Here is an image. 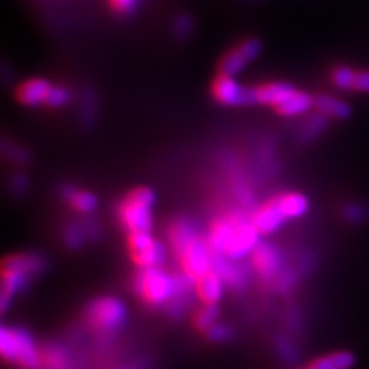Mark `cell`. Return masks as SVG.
Listing matches in <instances>:
<instances>
[{
	"mask_svg": "<svg viewBox=\"0 0 369 369\" xmlns=\"http://www.w3.org/2000/svg\"><path fill=\"white\" fill-rule=\"evenodd\" d=\"M286 221L287 218L285 216V213L275 203V200H272L271 203H268L263 208H260L253 218V223L257 227V230L263 234H269V233L279 230Z\"/></svg>",
	"mask_w": 369,
	"mask_h": 369,
	"instance_id": "obj_13",
	"label": "cell"
},
{
	"mask_svg": "<svg viewBox=\"0 0 369 369\" xmlns=\"http://www.w3.org/2000/svg\"><path fill=\"white\" fill-rule=\"evenodd\" d=\"M310 369H312V368H310Z\"/></svg>",
	"mask_w": 369,
	"mask_h": 369,
	"instance_id": "obj_37",
	"label": "cell"
},
{
	"mask_svg": "<svg viewBox=\"0 0 369 369\" xmlns=\"http://www.w3.org/2000/svg\"><path fill=\"white\" fill-rule=\"evenodd\" d=\"M365 209L361 205L350 204L345 209V218L348 219L350 222H356L360 223L363 219H365Z\"/></svg>",
	"mask_w": 369,
	"mask_h": 369,
	"instance_id": "obj_32",
	"label": "cell"
},
{
	"mask_svg": "<svg viewBox=\"0 0 369 369\" xmlns=\"http://www.w3.org/2000/svg\"><path fill=\"white\" fill-rule=\"evenodd\" d=\"M139 3L140 0H108L110 7L121 16H130L134 13L139 7Z\"/></svg>",
	"mask_w": 369,
	"mask_h": 369,
	"instance_id": "obj_30",
	"label": "cell"
},
{
	"mask_svg": "<svg viewBox=\"0 0 369 369\" xmlns=\"http://www.w3.org/2000/svg\"><path fill=\"white\" fill-rule=\"evenodd\" d=\"M252 260L254 268L266 281L274 279L283 268L282 252L271 244H259L252 253Z\"/></svg>",
	"mask_w": 369,
	"mask_h": 369,
	"instance_id": "obj_9",
	"label": "cell"
},
{
	"mask_svg": "<svg viewBox=\"0 0 369 369\" xmlns=\"http://www.w3.org/2000/svg\"><path fill=\"white\" fill-rule=\"evenodd\" d=\"M192 29H193V20H190L187 16H180L175 20L174 32L180 39H186V36L192 32Z\"/></svg>",
	"mask_w": 369,
	"mask_h": 369,
	"instance_id": "obj_31",
	"label": "cell"
},
{
	"mask_svg": "<svg viewBox=\"0 0 369 369\" xmlns=\"http://www.w3.org/2000/svg\"><path fill=\"white\" fill-rule=\"evenodd\" d=\"M64 194H66V199L81 213L92 212L98 205L96 197L89 192H82V190H76L73 187H67Z\"/></svg>",
	"mask_w": 369,
	"mask_h": 369,
	"instance_id": "obj_23",
	"label": "cell"
},
{
	"mask_svg": "<svg viewBox=\"0 0 369 369\" xmlns=\"http://www.w3.org/2000/svg\"><path fill=\"white\" fill-rule=\"evenodd\" d=\"M211 88L215 100L223 105L238 107V105L256 104L253 88L244 86L242 83L235 80V77H230L219 73V76L212 82Z\"/></svg>",
	"mask_w": 369,
	"mask_h": 369,
	"instance_id": "obj_4",
	"label": "cell"
},
{
	"mask_svg": "<svg viewBox=\"0 0 369 369\" xmlns=\"http://www.w3.org/2000/svg\"><path fill=\"white\" fill-rule=\"evenodd\" d=\"M356 77H357V71L348 66H338L331 73V81L336 88L342 90L354 89Z\"/></svg>",
	"mask_w": 369,
	"mask_h": 369,
	"instance_id": "obj_24",
	"label": "cell"
},
{
	"mask_svg": "<svg viewBox=\"0 0 369 369\" xmlns=\"http://www.w3.org/2000/svg\"><path fill=\"white\" fill-rule=\"evenodd\" d=\"M354 90L361 92V93H369V70L357 71Z\"/></svg>",
	"mask_w": 369,
	"mask_h": 369,
	"instance_id": "obj_35",
	"label": "cell"
},
{
	"mask_svg": "<svg viewBox=\"0 0 369 369\" xmlns=\"http://www.w3.org/2000/svg\"><path fill=\"white\" fill-rule=\"evenodd\" d=\"M278 206L282 209L287 219H297L305 215L308 211V199L300 193H286L274 199Z\"/></svg>",
	"mask_w": 369,
	"mask_h": 369,
	"instance_id": "obj_19",
	"label": "cell"
},
{
	"mask_svg": "<svg viewBox=\"0 0 369 369\" xmlns=\"http://www.w3.org/2000/svg\"><path fill=\"white\" fill-rule=\"evenodd\" d=\"M218 316H219V309L216 307V304H206L199 312V315L196 317V324L199 326V328L209 329L215 324Z\"/></svg>",
	"mask_w": 369,
	"mask_h": 369,
	"instance_id": "obj_29",
	"label": "cell"
},
{
	"mask_svg": "<svg viewBox=\"0 0 369 369\" xmlns=\"http://www.w3.org/2000/svg\"><path fill=\"white\" fill-rule=\"evenodd\" d=\"M356 363V358L348 351H338L327 354L316 360L312 369H350Z\"/></svg>",
	"mask_w": 369,
	"mask_h": 369,
	"instance_id": "obj_21",
	"label": "cell"
},
{
	"mask_svg": "<svg viewBox=\"0 0 369 369\" xmlns=\"http://www.w3.org/2000/svg\"><path fill=\"white\" fill-rule=\"evenodd\" d=\"M52 88V83L44 78H30L20 83L17 90V98L28 107H37L45 104L47 96Z\"/></svg>",
	"mask_w": 369,
	"mask_h": 369,
	"instance_id": "obj_12",
	"label": "cell"
},
{
	"mask_svg": "<svg viewBox=\"0 0 369 369\" xmlns=\"http://www.w3.org/2000/svg\"><path fill=\"white\" fill-rule=\"evenodd\" d=\"M194 283H197V281L184 272L174 276L159 266H149L143 268L136 276L134 287L148 303L162 305L172 303L180 297H187Z\"/></svg>",
	"mask_w": 369,
	"mask_h": 369,
	"instance_id": "obj_2",
	"label": "cell"
},
{
	"mask_svg": "<svg viewBox=\"0 0 369 369\" xmlns=\"http://www.w3.org/2000/svg\"><path fill=\"white\" fill-rule=\"evenodd\" d=\"M231 334V329L225 324H213L208 329V336L212 341H225Z\"/></svg>",
	"mask_w": 369,
	"mask_h": 369,
	"instance_id": "obj_34",
	"label": "cell"
},
{
	"mask_svg": "<svg viewBox=\"0 0 369 369\" xmlns=\"http://www.w3.org/2000/svg\"><path fill=\"white\" fill-rule=\"evenodd\" d=\"M122 369H130V368H122Z\"/></svg>",
	"mask_w": 369,
	"mask_h": 369,
	"instance_id": "obj_36",
	"label": "cell"
},
{
	"mask_svg": "<svg viewBox=\"0 0 369 369\" xmlns=\"http://www.w3.org/2000/svg\"><path fill=\"white\" fill-rule=\"evenodd\" d=\"M315 107L319 112L327 115L328 118L335 119H348L351 115V108L348 102L329 96V95H319L315 98Z\"/></svg>",
	"mask_w": 369,
	"mask_h": 369,
	"instance_id": "obj_16",
	"label": "cell"
},
{
	"mask_svg": "<svg viewBox=\"0 0 369 369\" xmlns=\"http://www.w3.org/2000/svg\"><path fill=\"white\" fill-rule=\"evenodd\" d=\"M70 99H71V93L67 88L61 86V85H52L49 93L47 96L45 105H48L51 108H61L70 102Z\"/></svg>",
	"mask_w": 369,
	"mask_h": 369,
	"instance_id": "obj_27",
	"label": "cell"
},
{
	"mask_svg": "<svg viewBox=\"0 0 369 369\" xmlns=\"http://www.w3.org/2000/svg\"><path fill=\"white\" fill-rule=\"evenodd\" d=\"M178 257L181 260L184 274L190 275L196 281L212 271L213 254L211 253L209 245L200 237H197L186 246L178 254Z\"/></svg>",
	"mask_w": 369,
	"mask_h": 369,
	"instance_id": "obj_5",
	"label": "cell"
},
{
	"mask_svg": "<svg viewBox=\"0 0 369 369\" xmlns=\"http://www.w3.org/2000/svg\"><path fill=\"white\" fill-rule=\"evenodd\" d=\"M223 286L225 282L215 271L208 272L197 281V291L205 304H216L223 295Z\"/></svg>",
	"mask_w": 369,
	"mask_h": 369,
	"instance_id": "obj_15",
	"label": "cell"
},
{
	"mask_svg": "<svg viewBox=\"0 0 369 369\" xmlns=\"http://www.w3.org/2000/svg\"><path fill=\"white\" fill-rule=\"evenodd\" d=\"M298 89L288 82H266L259 86H253L254 102L271 105L275 110L286 102Z\"/></svg>",
	"mask_w": 369,
	"mask_h": 369,
	"instance_id": "obj_10",
	"label": "cell"
},
{
	"mask_svg": "<svg viewBox=\"0 0 369 369\" xmlns=\"http://www.w3.org/2000/svg\"><path fill=\"white\" fill-rule=\"evenodd\" d=\"M260 231L241 215H231L218 221L209 234L208 245L215 254L231 260L244 259L260 244Z\"/></svg>",
	"mask_w": 369,
	"mask_h": 369,
	"instance_id": "obj_1",
	"label": "cell"
},
{
	"mask_svg": "<svg viewBox=\"0 0 369 369\" xmlns=\"http://www.w3.org/2000/svg\"><path fill=\"white\" fill-rule=\"evenodd\" d=\"M42 363L47 369H67L69 356L64 348L54 345L44 351Z\"/></svg>",
	"mask_w": 369,
	"mask_h": 369,
	"instance_id": "obj_25",
	"label": "cell"
},
{
	"mask_svg": "<svg viewBox=\"0 0 369 369\" xmlns=\"http://www.w3.org/2000/svg\"><path fill=\"white\" fill-rule=\"evenodd\" d=\"M133 259L143 266H159L165 259V247L155 240L149 231H140L130 234L129 240Z\"/></svg>",
	"mask_w": 369,
	"mask_h": 369,
	"instance_id": "obj_7",
	"label": "cell"
},
{
	"mask_svg": "<svg viewBox=\"0 0 369 369\" xmlns=\"http://www.w3.org/2000/svg\"><path fill=\"white\" fill-rule=\"evenodd\" d=\"M247 64L249 62L246 61L244 55L235 47L231 51H228L219 62V73L230 77H235L245 70Z\"/></svg>",
	"mask_w": 369,
	"mask_h": 369,
	"instance_id": "obj_22",
	"label": "cell"
},
{
	"mask_svg": "<svg viewBox=\"0 0 369 369\" xmlns=\"http://www.w3.org/2000/svg\"><path fill=\"white\" fill-rule=\"evenodd\" d=\"M119 218L123 227L130 231V234L149 231L152 227L151 205L144 204L131 196H129V199L121 205Z\"/></svg>",
	"mask_w": 369,
	"mask_h": 369,
	"instance_id": "obj_8",
	"label": "cell"
},
{
	"mask_svg": "<svg viewBox=\"0 0 369 369\" xmlns=\"http://www.w3.org/2000/svg\"><path fill=\"white\" fill-rule=\"evenodd\" d=\"M237 49L244 55L246 61L252 63V62L256 61L260 57V54L263 51V44H262V41L250 37V39L241 41L237 45Z\"/></svg>",
	"mask_w": 369,
	"mask_h": 369,
	"instance_id": "obj_28",
	"label": "cell"
},
{
	"mask_svg": "<svg viewBox=\"0 0 369 369\" xmlns=\"http://www.w3.org/2000/svg\"><path fill=\"white\" fill-rule=\"evenodd\" d=\"M328 126V117L319 112L312 115L309 119H308L305 124L303 126L301 129V133H303V137L305 140H313L316 139L320 133H323L326 130V127Z\"/></svg>",
	"mask_w": 369,
	"mask_h": 369,
	"instance_id": "obj_26",
	"label": "cell"
},
{
	"mask_svg": "<svg viewBox=\"0 0 369 369\" xmlns=\"http://www.w3.org/2000/svg\"><path fill=\"white\" fill-rule=\"evenodd\" d=\"M88 317L95 327L102 331H112L122 326L126 319V308L117 298L104 297L90 304Z\"/></svg>",
	"mask_w": 369,
	"mask_h": 369,
	"instance_id": "obj_6",
	"label": "cell"
},
{
	"mask_svg": "<svg viewBox=\"0 0 369 369\" xmlns=\"http://www.w3.org/2000/svg\"><path fill=\"white\" fill-rule=\"evenodd\" d=\"M315 107V98L307 92L297 90L286 102L276 108L283 117H300L309 112Z\"/></svg>",
	"mask_w": 369,
	"mask_h": 369,
	"instance_id": "obj_18",
	"label": "cell"
},
{
	"mask_svg": "<svg viewBox=\"0 0 369 369\" xmlns=\"http://www.w3.org/2000/svg\"><path fill=\"white\" fill-rule=\"evenodd\" d=\"M29 276L13 271V269H4L3 268V279H1V300L0 305L1 310L4 312L8 305L11 304V298L20 293L23 286L28 283Z\"/></svg>",
	"mask_w": 369,
	"mask_h": 369,
	"instance_id": "obj_14",
	"label": "cell"
},
{
	"mask_svg": "<svg viewBox=\"0 0 369 369\" xmlns=\"http://www.w3.org/2000/svg\"><path fill=\"white\" fill-rule=\"evenodd\" d=\"M0 353L7 361L18 363L26 369H37L42 363L32 336L20 328L1 327Z\"/></svg>",
	"mask_w": 369,
	"mask_h": 369,
	"instance_id": "obj_3",
	"label": "cell"
},
{
	"mask_svg": "<svg viewBox=\"0 0 369 369\" xmlns=\"http://www.w3.org/2000/svg\"><path fill=\"white\" fill-rule=\"evenodd\" d=\"M44 266H45V263L40 256L22 254V256H14V257L8 259L4 263L3 268L4 269H13V271L20 272L26 276H30V275L41 272L44 269Z\"/></svg>",
	"mask_w": 369,
	"mask_h": 369,
	"instance_id": "obj_20",
	"label": "cell"
},
{
	"mask_svg": "<svg viewBox=\"0 0 369 369\" xmlns=\"http://www.w3.org/2000/svg\"><path fill=\"white\" fill-rule=\"evenodd\" d=\"M197 235V230L193 226L192 222L189 221H177L171 230H170V241H171V246L175 250L177 256L184 250L186 246L189 245L193 240H196Z\"/></svg>",
	"mask_w": 369,
	"mask_h": 369,
	"instance_id": "obj_17",
	"label": "cell"
},
{
	"mask_svg": "<svg viewBox=\"0 0 369 369\" xmlns=\"http://www.w3.org/2000/svg\"><path fill=\"white\" fill-rule=\"evenodd\" d=\"M231 259L222 256V254H213V264L212 271H215L226 285L241 288L246 283L249 278V272L245 266H238L235 263L230 262Z\"/></svg>",
	"mask_w": 369,
	"mask_h": 369,
	"instance_id": "obj_11",
	"label": "cell"
},
{
	"mask_svg": "<svg viewBox=\"0 0 369 369\" xmlns=\"http://www.w3.org/2000/svg\"><path fill=\"white\" fill-rule=\"evenodd\" d=\"M66 240H67V244L73 247H77V246L81 245L83 242V231H82L80 226H73L67 230V234H66Z\"/></svg>",
	"mask_w": 369,
	"mask_h": 369,
	"instance_id": "obj_33",
	"label": "cell"
}]
</instances>
